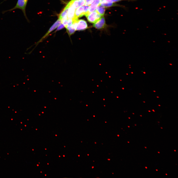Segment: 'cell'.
I'll return each mask as SVG.
<instances>
[{
  "mask_svg": "<svg viewBox=\"0 0 178 178\" xmlns=\"http://www.w3.org/2000/svg\"><path fill=\"white\" fill-rule=\"evenodd\" d=\"M28 0H18L15 6L12 8L6 11H11L16 9L21 10L25 16H26L25 9Z\"/></svg>",
  "mask_w": 178,
  "mask_h": 178,
  "instance_id": "1",
  "label": "cell"
},
{
  "mask_svg": "<svg viewBox=\"0 0 178 178\" xmlns=\"http://www.w3.org/2000/svg\"><path fill=\"white\" fill-rule=\"evenodd\" d=\"M89 5L80 6L75 11L74 18L78 19L85 15V16L88 12Z\"/></svg>",
  "mask_w": 178,
  "mask_h": 178,
  "instance_id": "2",
  "label": "cell"
},
{
  "mask_svg": "<svg viewBox=\"0 0 178 178\" xmlns=\"http://www.w3.org/2000/svg\"><path fill=\"white\" fill-rule=\"evenodd\" d=\"M86 17L89 22L94 23L101 18L102 16L95 11L91 12Z\"/></svg>",
  "mask_w": 178,
  "mask_h": 178,
  "instance_id": "3",
  "label": "cell"
},
{
  "mask_svg": "<svg viewBox=\"0 0 178 178\" xmlns=\"http://www.w3.org/2000/svg\"><path fill=\"white\" fill-rule=\"evenodd\" d=\"M61 20L59 19L50 27L46 34L37 42V44H38L41 42L45 38L49 33L57 27L59 25L61 24Z\"/></svg>",
  "mask_w": 178,
  "mask_h": 178,
  "instance_id": "4",
  "label": "cell"
},
{
  "mask_svg": "<svg viewBox=\"0 0 178 178\" xmlns=\"http://www.w3.org/2000/svg\"><path fill=\"white\" fill-rule=\"evenodd\" d=\"M106 26L105 19L103 16L101 18L93 25V27L98 29H102L104 28Z\"/></svg>",
  "mask_w": 178,
  "mask_h": 178,
  "instance_id": "5",
  "label": "cell"
},
{
  "mask_svg": "<svg viewBox=\"0 0 178 178\" xmlns=\"http://www.w3.org/2000/svg\"><path fill=\"white\" fill-rule=\"evenodd\" d=\"M85 3V0H76L74 1L71 0L67 5L69 7L71 6L75 9L84 5Z\"/></svg>",
  "mask_w": 178,
  "mask_h": 178,
  "instance_id": "6",
  "label": "cell"
},
{
  "mask_svg": "<svg viewBox=\"0 0 178 178\" xmlns=\"http://www.w3.org/2000/svg\"><path fill=\"white\" fill-rule=\"evenodd\" d=\"M88 28L87 23L85 21L81 19L78 21L76 30H84Z\"/></svg>",
  "mask_w": 178,
  "mask_h": 178,
  "instance_id": "7",
  "label": "cell"
},
{
  "mask_svg": "<svg viewBox=\"0 0 178 178\" xmlns=\"http://www.w3.org/2000/svg\"><path fill=\"white\" fill-rule=\"evenodd\" d=\"M100 0H93L91 5L89 6L88 11L85 15L86 16L90 13L95 10L98 5L100 4Z\"/></svg>",
  "mask_w": 178,
  "mask_h": 178,
  "instance_id": "8",
  "label": "cell"
},
{
  "mask_svg": "<svg viewBox=\"0 0 178 178\" xmlns=\"http://www.w3.org/2000/svg\"><path fill=\"white\" fill-rule=\"evenodd\" d=\"M78 20L75 21L72 24L67 30V31L69 36L73 34L76 30L77 26Z\"/></svg>",
  "mask_w": 178,
  "mask_h": 178,
  "instance_id": "9",
  "label": "cell"
},
{
  "mask_svg": "<svg viewBox=\"0 0 178 178\" xmlns=\"http://www.w3.org/2000/svg\"><path fill=\"white\" fill-rule=\"evenodd\" d=\"M100 4L104 7H107L114 5L112 0H100Z\"/></svg>",
  "mask_w": 178,
  "mask_h": 178,
  "instance_id": "10",
  "label": "cell"
},
{
  "mask_svg": "<svg viewBox=\"0 0 178 178\" xmlns=\"http://www.w3.org/2000/svg\"><path fill=\"white\" fill-rule=\"evenodd\" d=\"M75 9L71 6H70L68 8L67 13V17L68 19H73L74 17Z\"/></svg>",
  "mask_w": 178,
  "mask_h": 178,
  "instance_id": "11",
  "label": "cell"
},
{
  "mask_svg": "<svg viewBox=\"0 0 178 178\" xmlns=\"http://www.w3.org/2000/svg\"><path fill=\"white\" fill-rule=\"evenodd\" d=\"M69 7L67 5L60 14L59 19L61 20L65 17H67V13Z\"/></svg>",
  "mask_w": 178,
  "mask_h": 178,
  "instance_id": "12",
  "label": "cell"
},
{
  "mask_svg": "<svg viewBox=\"0 0 178 178\" xmlns=\"http://www.w3.org/2000/svg\"><path fill=\"white\" fill-rule=\"evenodd\" d=\"M96 11L101 15L103 16L105 13V8L104 6L99 4L98 5Z\"/></svg>",
  "mask_w": 178,
  "mask_h": 178,
  "instance_id": "13",
  "label": "cell"
},
{
  "mask_svg": "<svg viewBox=\"0 0 178 178\" xmlns=\"http://www.w3.org/2000/svg\"><path fill=\"white\" fill-rule=\"evenodd\" d=\"M85 3L84 5L86 6L90 5L92 3L93 0H85Z\"/></svg>",
  "mask_w": 178,
  "mask_h": 178,
  "instance_id": "14",
  "label": "cell"
},
{
  "mask_svg": "<svg viewBox=\"0 0 178 178\" xmlns=\"http://www.w3.org/2000/svg\"><path fill=\"white\" fill-rule=\"evenodd\" d=\"M64 27V26L63 24H60L58 26L56 31H57L60 30L63 28Z\"/></svg>",
  "mask_w": 178,
  "mask_h": 178,
  "instance_id": "15",
  "label": "cell"
},
{
  "mask_svg": "<svg viewBox=\"0 0 178 178\" xmlns=\"http://www.w3.org/2000/svg\"><path fill=\"white\" fill-rule=\"evenodd\" d=\"M122 0H112L113 2H118Z\"/></svg>",
  "mask_w": 178,
  "mask_h": 178,
  "instance_id": "16",
  "label": "cell"
},
{
  "mask_svg": "<svg viewBox=\"0 0 178 178\" xmlns=\"http://www.w3.org/2000/svg\"><path fill=\"white\" fill-rule=\"evenodd\" d=\"M71 0L72 1H74V0Z\"/></svg>",
  "mask_w": 178,
  "mask_h": 178,
  "instance_id": "17",
  "label": "cell"
}]
</instances>
